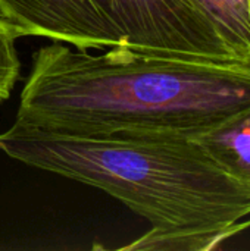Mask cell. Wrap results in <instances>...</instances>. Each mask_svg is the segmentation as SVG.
I'll use <instances>...</instances> for the list:
<instances>
[{"label":"cell","instance_id":"cell-3","mask_svg":"<svg viewBox=\"0 0 250 251\" xmlns=\"http://www.w3.org/2000/svg\"><path fill=\"white\" fill-rule=\"evenodd\" d=\"M0 18L18 38L243 65L193 0H0Z\"/></svg>","mask_w":250,"mask_h":251},{"label":"cell","instance_id":"cell-6","mask_svg":"<svg viewBox=\"0 0 250 251\" xmlns=\"http://www.w3.org/2000/svg\"><path fill=\"white\" fill-rule=\"evenodd\" d=\"M16 40L10 25L0 18V104L10 97L21 74Z\"/></svg>","mask_w":250,"mask_h":251},{"label":"cell","instance_id":"cell-5","mask_svg":"<svg viewBox=\"0 0 250 251\" xmlns=\"http://www.w3.org/2000/svg\"><path fill=\"white\" fill-rule=\"evenodd\" d=\"M211 21L218 35L236 54L250 66V9L248 0H193Z\"/></svg>","mask_w":250,"mask_h":251},{"label":"cell","instance_id":"cell-1","mask_svg":"<svg viewBox=\"0 0 250 251\" xmlns=\"http://www.w3.org/2000/svg\"><path fill=\"white\" fill-rule=\"evenodd\" d=\"M250 109V66L52 41L32 54L18 122L72 135H199Z\"/></svg>","mask_w":250,"mask_h":251},{"label":"cell","instance_id":"cell-4","mask_svg":"<svg viewBox=\"0 0 250 251\" xmlns=\"http://www.w3.org/2000/svg\"><path fill=\"white\" fill-rule=\"evenodd\" d=\"M192 138L230 176L250 191V109Z\"/></svg>","mask_w":250,"mask_h":251},{"label":"cell","instance_id":"cell-7","mask_svg":"<svg viewBox=\"0 0 250 251\" xmlns=\"http://www.w3.org/2000/svg\"><path fill=\"white\" fill-rule=\"evenodd\" d=\"M248 1H249V9H250V0H248Z\"/></svg>","mask_w":250,"mask_h":251},{"label":"cell","instance_id":"cell-2","mask_svg":"<svg viewBox=\"0 0 250 251\" xmlns=\"http://www.w3.org/2000/svg\"><path fill=\"white\" fill-rule=\"evenodd\" d=\"M0 151L99 188L144 218L150 229L121 250H212L250 226L249 190L187 135H72L15 121Z\"/></svg>","mask_w":250,"mask_h":251}]
</instances>
